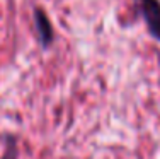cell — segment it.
<instances>
[{"mask_svg":"<svg viewBox=\"0 0 160 159\" xmlns=\"http://www.w3.org/2000/svg\"><path fill=\"white\" fill-rule=\"evenodd\" d=\"M140 10L148 33L160 41V0H140Z\"/></svg>","mask_w":160,"mask_h":159,"instance_id":"6da1fadb","label":"cell"},{"mask_svg":"<svg viewBox=\"0 0 160 159\" xmlns=\"http://www.w3.org/2000/svg\"><path fill=\"white\" fill-rule=\"evenodd\" d=\"M34 24H36V31L39 36V41L43 45V48H48L55 40V33H53V24L48 19L46 12L39 7L34 9Z\"/></svg>","mask_w":160,"mask_h":159,"instance_id":"7a4b0ae2","label":"cell"}]
</instances>
